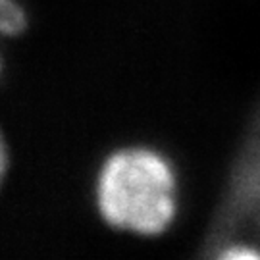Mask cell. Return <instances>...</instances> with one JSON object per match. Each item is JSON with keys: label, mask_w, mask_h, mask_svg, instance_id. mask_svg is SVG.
<instances>
[{"label": "cell", "mask_w": 260, "mask_h": 260, "mask_svg": "<svg viewBox=\"0 0 260 260\" xmlns=\"http://www.w3.org/2000/svg\"><path fill=\"white\" fill-rule=\"evenodd\" d=\"M96 201L104 220L120 230L158 235L176 216V176L162 154L127 149L101 170Z\"/></svg>", "instance_id": "1"}, {"label": "cell", "mask_w": 260, "mask_h": 260, "mask_svg": "<svg viewBox=\"0 0 260 260\" xmlns=\"http://www.w3.org/2000/svg\"><path fill=\"white\" fill-rule=\"evenodd\" d=\"M25 29V12L18 0H0V37H12Z\"/></svg>", "instance_id": "2"}, {"label": "cell", "mask_w": 260, "mask_h": 260, "mask_svg": "<svg viewBox=\"0 0 260 260\" xmlns=\"http://www.w3.org/2000/svg\"><path fill=\"white\" fill-rule=\"evenodd\" d=\"M4 172H6V147H4V139L0 135V181L4 177Z\"/></svg>", "instance_id": "3"}]
</instances>
